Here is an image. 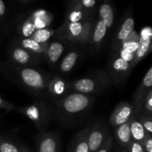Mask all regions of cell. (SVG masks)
I'll use <instances>...</instances> for the list:
<instances>
[{"instance_id":"cell-31","label":"cell","mask_w":152,"mask_h":152,"mask_svg":"<svg viewBox=\"0 0 152 152\" xmlns=\"http://www.w3.org/2000/svg\"><path fill=\"white\" fill-rule=\"evenodd\" d=\"M16 106H15L13 104L10 103V102H7L4 100V99L0 96V108L1 109H4L7 111H16Z\"/></svg>"},{"instance_id":"cell-28","label":"cell","mask_w":152,"mask_h":152,"mask_svg":"<svg viewBox=\"0 0 152 152\" xmlns=\"http://www.w3.org/2000/svg\"><path fill=\"white\" fill-rule=\"evenodd\" d=\"M113 142H114L113 137L109 134L108 137H107L105 141L104 142V143L102 144L100 148L96 152H110L111 150V148H112Z\"/></svg>"},{"instance_id":"cell-29","label":"cell","mask_w":152,"mask_h":152,"mask_svg":"<svg viewBox=\"0 0 152 152\" xmlns=\"http://www.w3.org/2000/svg\"><path fill=\"white\" fill-rule=\"evenodd\" d=\"M126 151L127 152H145L142 144L133 140L129 144Z\"/></svg>"},{"instance_id":"cell-33","label":"cell","mask_w":152,"mask_h":152,"mask_svg":"<svg viewBox=\"0 0 152 152\" xmlns=\"http://www.w3.org/2000/svg\"><path fill=\"white\" fill-rule=\"evenodd\" d=\"M6 8L3 0H0V17H3L5 14Z\"/></svg>"},{"instance_id":"cell-27","label":"cell","mask_w":152,"mask_h":152,"mask_svg":"<svg viewBox=\"0 0 152 152\" xmlns=\"http://www.w3.org/2000/svg\"><path fill=\"white\" fill-rule=\"evenodd\" d=\"M140 114H145L152 116V88L148 91V95L142 104Z\"/></svg>"},{"instance_id":"cell-7","label":"cell","mask_w":152,"mask_h":152,"mask_svg":"<svg viewBox=\"0 0 152 152\" xmlns=\"http://www.w3.org/2000/svg\"><path fill=\"white\" fill-rule=\"evenodd\" d=\"M109 134V126L105 122L99 121L90 127L88 136V152H96Z\"/></svg>"},{"instance_id":"cell-26","label":"cell","mask_w":152,"mask_h":152,"mask_svg":"<svg viewBox=\"0 0 152 152\" xmlns=\"http://www.w3.org/2000/svg\"><path fill=\"white\" fill-rule=\"evenodd\" d=\"M137 116L139 121L143 126L145 132L150 134H152V116L145 114H140Z\"/></svg>"},{"instance_id":"cell-15","label":"cell","mask_w":152,"mask_h":152,"mask_svg":"<svg viewBox=\"0 0 152 152\" xmlns=\"http://www.w3.org/2000/svg\"><path fill=\"white\" fill-rule=\"evenodd\" d=\"M134 28V19L132 16H129L124 20L120 26L118 32L116 34L115 39L113 45V50L118 53L121 43L129 37Z\"/></svg>"},{"instance_id":"cell-1","label":"cell","mask_w":152,"mask_h":152,"mask_svg":"<svg viewBox=\"0 0 152 152\" xmlns=\"http://www.w3.org/2000/svg\"><path fill=\"white\" fill-rule=\"evenodd\" d=\"M93 102L90 95L69 93L53 105V117L62 126H74L87 115Z\"/></svg>"},{"instance_id":"cell-32","label":"cell","mask_w":152,"mask_h":152,"mask_svg":"<svg viewBox=\"0 0 152 152\" xmlns=\"http://www.w3.org/2000/svg\"><path fill=\"white\" fill-rule=\"evenodd\" d=\"M96 4V0H81L82 7L85 8H92Z\"/></svg>"},{"instance_id":"cell-25","label":"cell","mask_w":152,"mask_h":152,"mask_svg":"<svg viewBox=\"0 0 152 152\" xmlns=\"http://www.w3.org/2000/svg\"><path fill=\"white\" fill-rule=\"evenodd\" d=\"M66 22H85L87 21L85 19L84 14L82 10V9L80 7H76L74 10L71 11L69 13V15L67 17ZM89 22V21H88Z\"/></svg>"},{"instance_id":"cell-17","label":"cell","mask_w":152,"mask_h":152,"mask_svg":"<svg viewBox=\"0 0 152 152\" xmlns=\"http://www.w3.org/2000/svg\"><path fill=\"white\" fill-rule=\"evenodd\" d=\"M90 128H85L79 132L73 138L70 152H88V136Z\"/></svg>"},{"instance_id":"cell-11","label":"cell","mask_w":152,"mask_h":152,"mask_svg":"<svg viewBox=\"0 0 152 152\" xmlns=\"http://www.w3.org/2000/svg\"><path fill=\"white\" fill-rule=\"evenodd\" d=\"M37 152H59L60 138L56 132H42L37 139Z\"/></svg>"},{"instance_id":"cell-18","label":"cell","mask_w":152,"mask_h":152,"mask_svg":"<svg viewBox=\"0 0 152 152\" xmlns=\"http://www.w3.org/2000/svg\"><path fill=\"white\" fill-rule=\"evenodd\" d=\"M130 120L126 123L114 128V134L117 142L123 149L126 150L132 141L130 132Z\"/></svg>"},{"instance_id":"cell-34","label":"cell","mask_w":152,"mask_h":152,"mask_svg":"<svg viewBox=\"0 0 152 152\" xmlns=\"http://www.w3.org/2000/svg\"><path fill=\"white\" fill-rule=\"evenodd\" d=\"M117 152H127V151H126V149H122V148H120V149H118V151H117Z\"/></svg>"},{"instance_id":"cell-16","label":"cell","mask_w":152,"mask_h":152,"mask_svg":"<svg viewBox=\"0 0 152 152\" xmlns=\"http://www.w3.org/2000/svg\"><path fill=\"white\" fill-rule=\"evenodd\" d=\"M15 43L19 45V46L23 48L28 51L41 57L42 56H45L49 42L41 44V43H38L37 42L34 41L31 38H19L16 40Z\"/></svg>"},{"instance_id":"cell-22","label":"cell","mask_w":152,"mask_h":152,"mask_svg":"<svg viewBox=\"0 0 152 152\" xmlns=\"http://www.w3.org/2000/svg\"><path fill=\"white\" fill-rule=\"evenodd\" d=\"M0 152H31V151L24 145L0 137Z\"/></svg>"},{"instance_id":"cell-8","label":"cell","mask_w":152,"mask_h":152,"mask_svg":"<svg viewBox=\"0 0 152 152\" xmlns=\"http://www.w3.org/2000/svg\"><path fill=\"white\" fill-rule=\"evenodd\" d=\"M69 92V82L57 76H50L47 87V101L54 105Z\"/></svg>"},{"instance_id":"cell-23","label":"cell","mask_w":152,"mask_h":152,"mask_svg":"<svg viewBox=\"0 0 152 152\" xmlns=\"http://www.w3.org/2000/svg\"><path fill=\"white\" fill-rule=\"evenodd\" d=\"M99 19H102L106 25L107 28H111L114 23V15L111 6L108 3H104L100 6L99 10Z\"/></svg>"},{"instance_id":"cell-14","label":"cell","mask_w":152,"mask_h":152,"mask_svg":"<svg viewBox=\"0 0 152 152\" xmlns=\"http://www.w3.org/2000/svg\"><path fill=\"white\" fill-rule=\"evenodd\" d=\"M65 48V46L62 40H55L48 43L45 57L50 66H54L59 62Z\"/></svg>"},{"instance_id":"cell-35","label":"cell","mask_w":152,"mask_h":152,"mask_svg":"<svg viewBox=\"0 0 152 152\" xmlns=\"http://www.w3.org/2000/svg\"><path fill=\"white\" fill-rule=\"evenodd\" d=\"M25 1H26V0H25Z\"/></svg>"},{"instance_id":"cell-6","label":"cell","mask_w":152,"mask_h":152,"mask_svg":"<svg viewBox=\"0 0 152 152\" xmlns=\"http://www.w3.org/2000/svg\"><path fill=\"white\" fill-rule=\"evenodd\" d=\"M133 68L132 62L123 59L117 53H114L110 59L107 72L112 83L121 85L126 81Z\"/></svg>"},{"instance_id":"cell-12","label":"cell","mask_w":152,"mask_h":152,"mask_svg":"<svg viewBox=\"0 0 152 152\" xmlns=\"http://www.w3.org/2000/svg\"><path fill=\"white\" fill-rule=\"evenodd\" d=\"M151 37L152 31L150 27L142 28L140 34L139 45L134 53V59L132 65L134 67L140 60L145 57L151 50Z\"/></svg>"},{"instance_id":"cell-4","label":"cell","mask_w":152,"mask_h":152,"mask_svg":"<svg viewBox=\"0 0 152 152\" xmlns=\"http://www.w3.org/2000/svg\"><path fill=\"white\" fill-rule=\"evenodd\" d=\"M16 111L31 120L39 132H44L53 117V106L44 99H39L24 107H16Z\"/></svg>"},{"instance_id":"cell-10","label":"cell","mask_w":152,"mask_h":152,"mask_svg":"<svg viewBox=\"0 0 152 152\" xmlns=\"http://www.w3.org/2000/svg\"><path fill=\"white\" fill-rule=\"evenodd\" d=\"M152 86V67L151 66L145 74L142 83L135 91L133 99V107L135 114H140L142 104Z\"/></svg>"},{"instance_id":"cell-9","label":"cell","mask_w":152,"mask_h":152,"mask_svg":"<svg viewBox=\"0 0 152 152\" xmlns=\"http://www.w3.org/2000/svg\"><path fill=\"white\" fill-rule=\"evenodd\" d=\"M10 57L15 65L22 67H31L37 65L39 62V56L28 51L16 43L10 49Z\"/></svg>"},{"instance_id":"cell-2","label":"cell","mask_w":152,"mask_h":152,"mask_svg":"<svg viewBox=\"0 0 152 152\" xmlns=\"http://www.w3.org/2000/svg\"><path fill=\"white\" fill-rule=\"evenodd\" d=\"M4 70L9 73L10 78H13L28 92L39 99L47 101V87L50 75L32 67L15 65H6Z\"/></svg>"},{"instance_id":"cell-21","label":"cell","mask_w":152,"mask_h":152,"mask_svg":"<svg viewBox=\"0 0 152 152\" xmlns=\"http://www.w3.org/2000/svg\"><path fill=\"white\" fill-rule=\"evenodd\" d=\"M79 57L80 52L78 50H74L68 52L59 63V71L63 74H67L72 71L77 64Z\"/></svg>"},{"instance_id":"cell-30","label":"cell","mask_w":152,"mask_h":152,"mask_svg":"<svg viewBox=\"0 0 152 152\" xmlns=\"http://www.w3.org/2000/svg\"><path fill=\"white\" fill-rule=\"evenodd\" d=\"M142 145L145 152H152V134H147Z\"/></svg>"},{"instance_id":"cell-3","label":"cell","mask_w":152,"mask_h":152,"mask_svg":"<svg viewBox=\"0 0 152 152\" xmlns=\"http://www.w3.org/2000/svg\"><path fill=\"white\" fill-rule=\"evenodd\" d=\"M112 84L107 71L99 70L92 76L69 82L70 91L90 95L101 93Z\"/></svg>"},{"instance_id":"cell-24","label":"cell","mask_w":152,"mask_h":152,"mask_svg":"<svg viewBox=\"0 0 152 152\" xmlns=\"http://www.w3.org/2000/svg\"><path fill=\"white\" fill-rule=\"evenodd\" d=\"M56 31L50 28H43V29H39L34 31L32 35L29 38L32 39L34 41L37 42L38 43L45 44L48 42L52 37L56 34Z\"/></svg>"},{"instance_id":"cell-19","label":"cell","mask_w":152,"mask_h":152,"mask_svg":"<svg viewBox=\"0 0 152 152\" xmlns=\"http://www.w3.org/2000/svg\"><path fill=\"white\" fill-rule=\"evenodd\" d=\"M130 132L132 140L141 144L143 142L147 134H148L145 132L135 114H133L130 120Z\"/></svg>"},{"instance_id":"cell-5","label":"cell","mask_w":152,"mask_h":152,"mask_svg":"<svg viewBox=\"0 0 152 152\" xmlns=\"http://www.w3.org/2000/svg\"><path fill=\"white\" fill-rule=\"evenodd\" d=\"M92 21L89 22H66L56 31L58 37L62 41L75 44H88L94 28Z\"/></svg>"},{"instance_id":"cell-20","label":"cell","mask_w":152,"mask_h":152,"mask_svg":"<svg viewBox=\"0 0 152 152\" xmlns=\"http://www.w3.org/2000/svg\"><path fill=\"white\" fill-rule=\"evenodd\" d=\"M107 30H108V28H107L106 25H105L103 21L100 19H98L96 23H94V28L92 30L88 44L99 45L102 42L103 39L105 38Z\"/></svg>"},{"instance_id":"cell-13","label":"cell","mask_w":152,"mask_h":152,"mask_svg":"<svg viewBox=\"0 0 152 152\" xmlns=\"http://www.w3.org/2000/svg\"><path fill=\"white\" fill-rule=\"evenodd\" d=\"M134 114V107L127 102H120L116 105L109 118V125L114 128L129 121Z\"/></svg>"}]
</instances>
